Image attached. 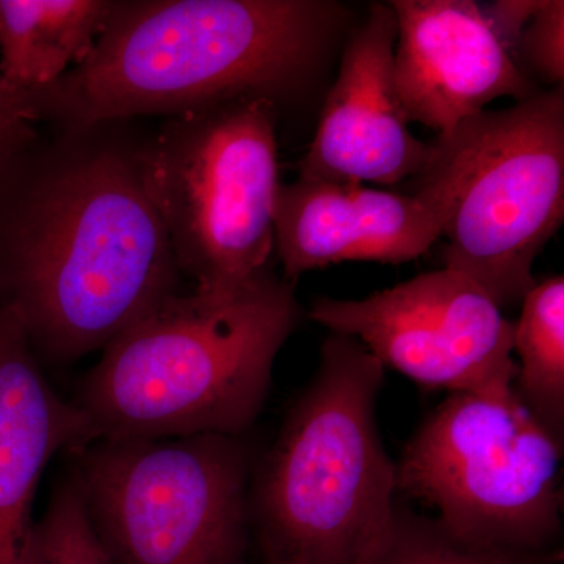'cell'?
Segmentation results:
<instances>
[{
	"instance_id": "obj_1",
	"label": "cell",
	"mask_w": 564,
	"mask_h": 564,
	"mask_svg": "<svg viewBox=\"0 0 564 564\" xmlns=\"http://www.w3.org/2000/svg\"><path fill=\"white\" fill-rule=\"evenodd\" d=\"M348 18L333 0L115 2L90 55L29 99L36 120L73 129L237 98L276 104L314 79Z\"/></svg>"
},
{
	"instance_id": "obj_2",
	"label": "cell",
	"mask_w": 564,
	"mask_h": 564,
	"mask_svg": "<svg viewBox=\"0 0 564 564\" xmlns=\"http://www.w3.org/2000/svg\"><path fill=\"white\" fill-rule=\"evenodd\" d=\"M2 245L0 304L51 362L104 350L177 293L181 272L135 155L87 152L44 174Z\"/></svg>"
},
{
	"instance_id": "obj_3",
	"label": "cell",
	"mask_w": 564,
	"mask_h": 564,
	"mask_svg": "<svg viewBox=\"0 0 564 564\" xmlns=\"http://www.w3.org/2000/svg\"><path fill=\"white\" fill-rule=\"evenodd\" d=\"M299 321L293 284L269 269L229 299L174 293L104 348L73 403L93 441L239 436Z\"/></svg>"
},
{
	"instance_id": "obj_4",
	"label": "cell",
	"mask_w": 564,
	"mask_h": 564,
	"mask_svg": "<svg viewBox=\"0 0 564 564\" xmlns=\"http://www.w3.org/2000/svg\"><path fill=\"white\" fill-rule=\"evenodd\" d=\"M384 366L332 333L251 497L265 562L373 564L395 524L397 464L378 432Z\"/></svg>"
},
{
	"instance_id": "obj_5",
	"label": "cell",
	"mask_w": 564,
	"mask_h": 564,
	"mask_svg": "<svg viewBox=\"0 0 564 564\" xmlns=\"http://www.w3.org/2000/svg\"><path fill=\"white\" fill-rule=\"evenodd\" d=\"M414 195L437 212L444 269L497 306L532 291L533 263L564 218V91L484 110L437 133Z\"/></svg>"
},
{
	"instance_id": "obj_6",
	"label": "cell",
	"mask_w": 564,
	"mask_h": 564,
	"mask_svg": "<svg viewBox=\"0 0 564 564\" xmlns=\"http://www.w3.org/2000/svg\"><path fill=\"white\" fill-rule=\"evenodd\" d=\"M276 104L237 98L173 115L135 155L193 292L229 299L267 269L274 247Z\"/></svg>"
},
{
	"instance_id": "obj_7",
	"label": "cell",
	"mask_w": 564,
	"mask_h": 564,
	"mask_svg": "<svg viewBox=\"0 0 564 564\" xmlns=\"http://www.w3.org/2000/svg\"><path fill=\"white\" fill-rule=\"evenodd\" d=\"M85 513L117 564H245L250 462L237 436L93 441L69 452Z\"/></svg>"
},
{
	"instance_id": "obj_8",
	"label": "cell",
	"mask_w": 564,
	"mask_h": 564,
	"mask_svg": "<svg viewBox=\"0 0 564 564\" xmlns=\"http://www.w3.org/2000/svg\"><path fill=\"white\" fill-rule=\"evenodd\" d=\"M563 443L518 397L451 393L397 464V489L436 510L462 543L555 555Z\"/></svg>"
},
{
	"instance_id": "obj_9",
	"label": "cell",
	"mask_w": 564,
	"mask_h": 564,
	"mask_svg": "<svg viewBox=\"0 0 564 564\" xmlns=\"http://www.w3.org/2000/svg\"><path fill=\"white\" fill-rule=\"evenodd\" d=\"M311 318L355 337L383 366L423 388L513 395L514 323L454 270L419 274L358 302L317 299Z\"/></svg>"
},
{
	"instance_id": "obj_10",
	"label": "cell",
	"mask_w": 564,
	"mask_h": 564,
	"mask_svg": "<svg viewBox=\"0 0 564 564\" xmlns=\"http://www.w3.org/2000/svg\"><path fill=\"white\" fill-rule=\"evenodd\" d=\"M397 20L393 80L408 121L440 133L499 98L541 93L470 0H392Z\"/></svg>"
},
{
	"instance_id": "obj_11",
	"label": "cell",
	"mask_w": 564,
	"mask_h": 564,
	"mask_svg": "<svg viewBox=\"0 0 564 564\" xmlns=\"http://www.w3.org/2000/svg\"><path fill=\"white\" fill-rule=\"evenodd\" d=\"M395 44L392 7L375 3L347 41L300 176L393 185L422 172L430 144L408 128L393 80Z\"/></svg>"
},
{
	"instance_id": "obj_12",
	"label": "cell",
	"mask_w": 564,
	"mask_h": 564,
	"mask_svg": "<svg viewBox=\"0 0 564 564\" xmlns=\"http://www.w3.org/2000/svg\"><path fill=\"white\" fill-rule=\"evenodd\" d=\"M274 245L284 280L348 261L403 263L421 258L443 232L419 196L300 176L274 198Z\"/></svg>"
},
{
	"instance_id": "obj_13",
	"label": "cell",
	"mask_w": 564,
	"mask_h": 564,
	"mask_svg": "<svg viewBox=\"0 0 564 564\" xmlns=\"http://www.w3.org/2000/svg\"><path fill=\"white\" fill-rule=\"evenodd\" d=\"M91 441L85 414L51 388L20 317L0 304V564H28L47 463Z\"/></svg>"
},
{
	"instance_id": "obj_14",
	"label": "cell",
	"mask_w": 564,
	"mask_h": 564,
	"mask_svg": "<svg viewBox=\"0 0 564 564\" xmlns=\"http://www.w3.org/2000/svg\"><path fill=\"white\" fill-rule=\"evenodd\" d=\"M109 0H0V76L31 98L90 55Z\"/></svg>"
},
{
	"instance_id": "obj_15",
	"label": "cell",
	"mask_w": 564,
	"mask_h": 564,
	"mask_svg": "<svg viewBox=\"0 0 564 564\" xmlns=\"http://www.w3.org/2000/svg\"><path fill=\"white\" fill-rule=\"evenodd\" d=\"M521 303V317L514 323V350L521 362L511 389L549 433L563 441V276L538 282Z\"/></svg>"
},
{
	"instance_id": "obj_16",
	"label": "cell",
	"mask_w": 564,
	"mask_h": 564,
	"mask_svg": "<svg viewBox=\"0 0 564 564\" xmlns=\"http://www.w3.org/2000/svg\"><path fill=\"white\" fill-rule=\"evenodd\" d=\"M28 564H117L96 536L69 473L55 485L36 521Z\"/></svg>"
},
{
	"instance_id": "obj_17",
	"label": "cell",
	"mask_w": 564,
	"mask_h": 564,
	"mask_svg": "<svg viewBox=\"0 0 564 564\" xmlns=\"http://www.w3.org/2000/svg\"><path fill=\"white\" fill-rule=\"evenodd\" d=\"M556 555H525L462 543L432 519L397 510L391 538L373 564H551Z\"/></svg>"
},
{
	"instance_id": "obj_18",
	"label": "cell",
	"mask_w": 564,
	"mask_h": 564,
	"mask_svg": "<svg viewBox=\"0 0 564 564\" xmlns=\"http://www.w3.org/2000/svg\"><path fill=\"white\" fill-rule=\"evenodd\" d=\"M519 68L533 70L547 84L562 87L564 79V2L541 0L540 9L525 25L519 40ZM529 76V74H527Z\"/></svg>"
},
{
	"instance_id": "obj_19",
	"label": "cell",
	"mask_w": 564,
	"mask_h": 564,
	"mask_svg": "<svg viewBox=\"0 0 564 564\" xmlns=\"http://www.w3.org/2000/svg\"><path fill=\"white\" fill-rule=\"evenodd\" d=\"M35 121L39 120L31 99L11 88L0 76V182L35 140Z\"/></svg>"
},
{
	"instance_id": "obj_20",
	"label": "cell",
	"mask_w": 564,
	"mask_h": 564,
	"mask_svg": "<svg viewBox=\"0 0 564 564\" xmlns=\"http://www.w3.org/2000/svg\"><path fill=\"white\" fill-rule=\"evenodd\" d=\"M540 6L541 0H497L492 3H480L494 35L514 62L522 32Z\"/></svg>"
},
{
	"instance_id": "obj_21",
	"label": "cell",
	"mask_w": 564,
	"mask_h": 564,
	"mask_svg": "<svg viewBox=\"0 0 564 564\" xmlns=\"http://www.w3.org/2000/svg\"><path fill=\"white\" fill-rule=\"evenodd\" d=\"M265 564H288V563H272V562H265Z\"/></svg>"
}]
</instances>
